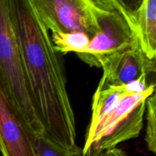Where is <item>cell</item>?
I'll return each instance as SVG.
<instances>
[{
	"mask_svg": "<svg viewBox=\"0 0 156 156\" xmlns=\"http://www.w3.org/2000/svg\"><path fill=\"white\" fill-rule=\"evenodd\" d=\"M87 1L92 7L98 10L105 11V12H112L116 9L117 10L114 0H87Z\"/></svg>",
	"mask_w": 156,
	"mask_h": 156,
	"instance_id": "obj_14",
	"label": "cell"
},
{
	"mask_svg": "<svg viewBox=\"0 0 156 156\" xmlns=\"http://www.w3.org/2000/svg\"><path fill=\"white\" fill-rule=\"evenodd\" d=\"M146 140L147 148L152 153H156V96L155 93L146 99Z\"/></svg>",
	"mask_w": 156,
	"mask_h": 156,
	"instance_id": "obj_12",
	"label": "cell"
},
{
	"mask_svg": "<svg viewBox=\"0 0 156 156\" xmlns=\"http://www.w3.org/2000/svg\"><path fill=\"white\" fill-rule=\"evenodd\" d=\"M77 156H89V155H87V154H84L83 152H82V149L80 150V152H79V154H78Z\"/></svg>",
	"mask_w": 156,
	"mask_h": 156,
	"instance_id": "obj_16",
	"label": "cell"
},
{
	"mask_svg": "<svg viewBox=\"0 0 156 156\" xmlns=\"http://www.w3.org/2000/svg\"><path fill=\"white\" fill-rule=\"evenodd\" d=\"M51 40L57 53L66 54L74 52L79 54L86 50L91 38L83 32H52Z\"/></svg>",
	"mask_w": 156,
	"mask_h": 156,
	"instance_id": "obj_10",
	"label": "cell"
},
{
	"mask_svg": "<svg viewBox=\"0 0 156 156\" xmlns=\"http://www.w3.org/2000/svg\"><path fill=\"white\" fill-rule=\"evenodd\" d=\"M24 76L44 135L66 148L76 146V124L62 61L30 0H9Z\"/></svg>",
	"mask_w": 156,
	"mask_h": 156,
	"instance_id": "obj_1",
	"label": "cell"
},
{
	"mask_svg": "<svg viewBox=\"0 0 156 156\" xmlns=\"http://www.w3.org/2000/svg\"><path fill=\"white\" fill-rule=\"evenodd\" d=\"M35 138L0 84V151L2 156H38Z\"/></svg>",
	"mask_w": 156,
	"mask_h": 156,
	"instance_id": "obj_7",
	"label": "cell"
},
{
	"mask_svg": "<svg viewBox=\"0 0 156 156\" xmlns=\"http://www.w3.org/2000/svg\"><path fill=\"white\" fill-rule=\"evenodd\" d=\"M46 28L52 32H83L92 38L99 27L87 0H30Z\"/></svg>",
	"mask_w": 156,
	"mask_h": 156,
	"instance_id": "obj_4",
	"label": "cell"
},
{
	"mask_svg": "<svg viewBox=\"0 0 156 156\" xmlns=\"http://www.w3.org/2000/svg\"><path fill=\"white\" fill-rule=\"evenodd\" d=\"M99 156H129L124 151L118 148H114V149H110V150L105 151L103 153L101 154Z\"/></svg>",
	"mask_w": 156,
	"mask_h": 156,
	"instance_id": "obj_15",
	"label": "cell"
},
{
	"mask_svg": "<svg viewBox=\"0 0 156 156\" xmlns=\"http://www.w3.org/2000/svg\"><path fill=\"white\" fill-rule=\"evenodd\" d=\"M154 93L125 94L107 121L97 141L84 154L99 156L123 142L138 137L143 127L146 99Z\"/></svg>",
	"mask_w": 156,
	"mask_h": 156,
	"instance_id": "obj_3",
	"label": "cell"
},
{
	"mask_svg": "<svg viewBox=\"0 0 156 156\" xmlns=\"http://www.w3.org/2000/svg\"><path fill=\"white\" fill-rule=\"evenodd\" d=\"M117 10L120 11L136 29V21L143 0H114Z\"/></svg>",
	"mask_w": 156,
	"mask_h": 156,
	"instance_id": "obj_13",
	"label": "cell"
},
{
	"mask_svg": "<svg viewBox=\"0 0 156 156\" xmlns=\"http://www.w3.org/2000/svg\"><path fill=\"white\" fill-rule=\"evenodd\" d=\"M142 50L149 59H156V0H143L136 21Z\"/></svg>",
	"mask_w": 156,
	"mask_h": 156,
	"instance_id": "obj_9",
	"label": "cell"
},
{
	"mask_svg": "<svg viewBox=\"0 0 156 156\" xmlns=\"http://www.w3.org/2000/svg\"><path fill=\"white\" fill-rule=\"evenodd\" d=\"M155 59H150L142 50L138 37L101 64L103 76L98 87L123 86L143 75L155 77Z\"/></svg>",
	"mask_w": 156,
	"mask_h": 156,
	"instance_id": "obj_6",
	"label": "cell"
},
{
	"mask_svg": "<svg viewBox=\"0 0 156 156\" xmlns=\"http://www.w3.org/2000/svg\"><path fill=\"white\" fill-rule=\"evenodd\" d=\"M0 84L34 136L44 134L24 76L9 0H0Z\"/></svg>",
	"mask_w": 156,
	"mask_h": 156,
	"instance_id": "obj_2",
	"label": "cell"
},
{
	"mask_svg": "<svg viewBox=\"0 0 156 156\" xmlns=\"http://www.w3.org/2000/svg\"><path fill=\"white\" fill-rule=\"evenodd\" d=\"M35 144L38 156H77L82 149L77 145L73 148H66L56 144L44 134L37 136Z\"/></svg>",
	"mask_w": 156,
	"mask_h": 156,
	"instance_id": "obj_11",
	"label": "cell"
},
{
	"mask_svg": "<svg viewBox=\"0 0 156 156\" xmlns=\"http://www.w3.org/2000/svg\"><path fill=\"white\" fill-rule=\"evenodd\" d=\"M126 94L123 86H98L92 99V114L85 136L82 152L85 153L98 140L105 124L123 96Z\"/></svg>",
	"mask_w": 156,
	"mask_h": 156,
	"instance_id": "obj_8",
	"label": "cell"
},
{
	"mask_svg": "<svg viewBox=\"0 0 156 156\" xmlns=\"http://www.w3.org/2000/svg\"><path fill=\"white\" fill-rule=\"evenodd\" d=\"M99 30L90 41L86 50L76 54L91 66L101 68L111 55L130 44L137 37L136 30L119 10L105 12L94 8Z\"/></svg>",
	"mask_w": 156,
	"mask_h": 156,
	"instance_id": "obj_5",
	"label": "cell"
}]
</instances>
